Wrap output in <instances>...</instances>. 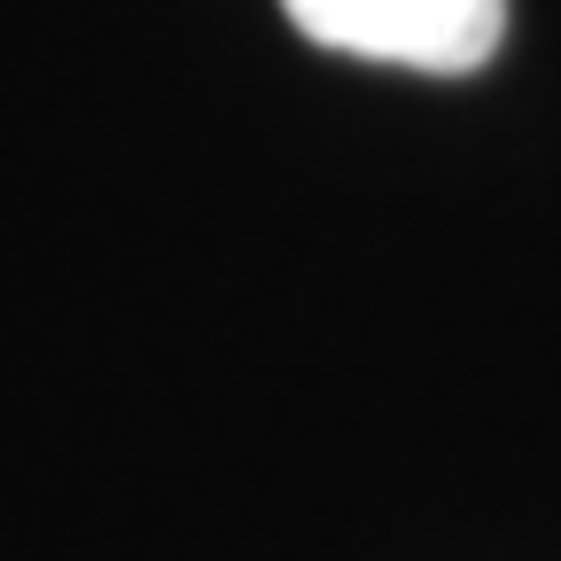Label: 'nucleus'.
<instances>
[{"label":"nucleus","instance_id":"f257e3e1","mask_svg":"<svg viewBox=\"0 0 561 561\" xmlns=\"http://www.w3.org/2000/svg\"><path fill=\"white\" fill-rule=\"evenodd\" d=\"M280 16L335 55L437 79L483 70L507 39V0H280Z\"/></svg>","mask_w":561,"mask_h":561}]
</instances>
